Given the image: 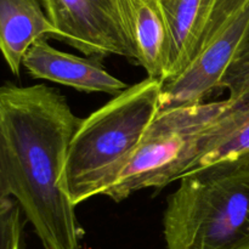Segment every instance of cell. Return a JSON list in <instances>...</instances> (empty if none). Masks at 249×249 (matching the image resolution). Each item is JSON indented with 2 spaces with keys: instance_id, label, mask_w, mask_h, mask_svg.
I'll use <instances>...</instances> for the list:
<instances>
[{
  "instance_id": "cell-1",
  "label": "cell",
  "mask_w": 249,
  "mask_h": 249,
  "mask_svg": "<svg viewBox=\"0 0 249 249\" xmlns=\"http://www.w3.org/2000/svg\"><path fill=\"white\" fill-rule=\"evenodd\" d=\"M83 119L45 84L0 89V197H12L43 249H80L84 229L61 187Z\"/></svg>"
},
{
  "instance_id": "cell-2",
  "label": "cell",
  "mask_w": 249,
  "mask_h": 249,
  "mask_svg": "<svg viewBox=\"0 0 249 249\" xmlns=\"http://www.w3.org/2000/svg\"><path fill=\"white\" fill-rule=\"evenodd\" d=\"M163 85L147 77L83 119L61 179L63 192L75 207L102 196L118 179L162 111Z\"/></svg>"
},
{
  "instance_id": "cell-3",
  "label": "cell",
  "mask_w": 249,
  "mask_h": 249,
  "mask_svg": "<svg viewBox=\"0 0 249 249\" xmlns=\"http://www.w3.org/2000/svg\"><path fill=\"white\" fill-rule=\"evenodd\" d=\"M163 232L168 249H249V156L185 174Z\"/></svg>"
},
{
  "instance_id": "cell-4",
  "label": "cell",
  "mask_w": 249,
  "mask_h": 249,
  "mask_svg": "<svg viewBox=\"0 0 249 249\" xmlns=\"http://www.w3.org/2000/svg\"><path fill=\"white\" fill-rule=\"evenodd\" d=\"M229 101L164 108L123 172L102 196L119 202L143 189H162L191 172Z\"/></svg>"
},
{
  "instance_id": "cell-5",
  "label": "cell",
  "mask_w": 249,
  "mask_h": 249,
  "mask_svg": "<svg viewBox=\"0 0 249 249\" xmlns=\"http://www.w3.org/2000/svg\"><path fill=\"white\" fill-rule=\"evenodd\" d=\"M53 39L88 57L117 55L138 62L128 0H43Z\"/></svg>"
},
{
  "instance_id": "cell-6",
  "label": "cell",
  "mask_w": 249,
  "mask_h": 249,
  "mask_svg": "<svg viewBox=\"0 0 249 249\" xmlns=\"http://www.w3.org/2000/svg\"><path fill=\"white\" fill-rule=\"evenodd\" d=\"M249 44V4L232 15L213 17L191 65L163 85V108L206 102Z\"/></svg>"
},
{
  "instance_id": "cell-7",
  "label": "cell",
  "mask_w": 249,
  "mask_h": 249,
  "mask_svg": "<svg viewBox=\"0 0 249 249\" xmlns=\"http://www.w3.org/2000/svg\"><path fill=\"white\" fill-rule=\"evenodd\" d=\"M23 67L36 79H45L79 91L106 92L117 96L129 87L112 75L100 58L63 53L51 46L46 39H40L31 46L23 58Z\"/></svg>"
},
{
  "instance_id": "cell-8",
  "label": "cell",
  "mask_w": 249,
  "mask_h": 249,
  "mask_svg": "<svg viewBox=\"0 0 249 249\" xmlns=\"http://www.w3.org/2000/svg\"><path fill=\"white\" fill-rule=\"evenodd\" d=\"M169 33L170 50L163 83L177 79L198 51L218 0H156Z\"/></svg>"
},
{
  "instance_id": "cell-9",
  "label": "cell",
  "mask_w": 249,
  "mask_h": 249,
  "mask_svg": "<svg viewBox=\"0 0 249 249\" xmlns=\"http://www.w3.org/2000/svg\"><path fill=\"white\" fill-rule=\"evenodd\" d=\"M43 5V0H0V49L10 72L16 77L31 46L56 36Z\"/></svg>"
},
{
  "instance_id": "cell-10",
  "label": "cell",
  "mask_w": 249,
  "mask_h": 249,
  "mask_svg": "<svg viewBox=\"0 0 249 249\" xmlns=\"http://www.w3.org/2000/svg\"><path fill=\"white\" fill-rule=\"evenodd\" d=\"M131 33L138 56L148 78L164 80L170 40L164 17L156 0H128Z\"/></svg>"
},
{
  "instance_id": "cell-11",
  "label": "cell",
  "mask_w": 249,
  "mask_h": 249,
  "mask_svg": "<svg viewBox=\"0 0 249 249\" xmlns=\"http://www.w3.org/2000/svg\"><path fill=\"white\" fill-rule=\"evenodd\" d=\"M249 156V114L231 133L224 136L208 152L204 153L191 172L228 160H236ZM190 173V172H189Z\"/></svg>"
},
{
  "instance_id": "cell-12",
  "label": "cell",
  "mask_w": 249,
  "mask_h": 249,
  "mask_svg": "<svg viewBox=\"0 0 249 249\" xmlns=\"http://www.w3.org/2000/svg\"><path fill=\"white\" fill-rule=\"evenodd\" d=\"M22 209L12 197H0L1 249H22Z\"/></svg>"
},
{
  "instance_id": "cell-13",
  "label": "cell",
  "mask_w": 249,
  "mask_h": 249,
  "mask_svg": "<svg viewBox=\"0 0 249 249\" xmlns=\"http://www.w3.org/2000/svg\"><path fill=\"white\" fill-rule=\"evenodd\" d=\"M223 88L228 90L229 96H235L249 89V44L230 67Z\"/></svg>"
},
{
  "instance_id": "cell-14",
  "label": "cell",
  "mask_w": 249,
  "mask_h": 249,
  "mask_svg": "<svg viewBox=\"0 0 249 249\" xmlns=\"http://www.w3.org/2000/svg\"><path fill=\"white\" fill-rule=\"evenodd\" d=\"M247 4H249V0H218L213 16H228V15L235 14L243 9Z\"/></svg>"
}]
</instances>
